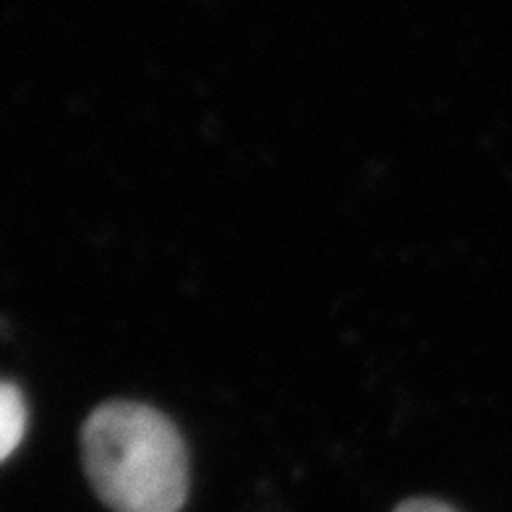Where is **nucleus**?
<instances>
[{
  "mask_svg": "<svg viewBox=\"0 0 512 512\" xmlns=\"http://www.w3.org/2000/svg\"><path fill=\"white\" fill-rule=\"evenodd\" d=\"M395 512H455L445 502H437V499H408Z\"/></svg>",
  "mask_w": 512,
  "mask_h": 512,
  "instance_id": "3",
  "label": "nucleus"
},
{
  "mask_svg": "<svg viewBox=\"0 0 512 512\" xmlns=\"http://www.w3.org/2000/svg\"><path fill=\"white\" fill-rule=\"evenodd\" d=\"M27 432V403L19 387L0 382V463H6Z\"/></svg>",
  "mask_w": 512,
  "mask_h": 512,
  "instance_id": "2",
  "label": "nucleus"
},
{
  "mask_svg": "<svg viewBox=\"0 0 512 512\" xmlns=\"http://www.w3.org/2000/svg\"><path fill=\"white\" fill-rule=\"evenodd\" d=\"M84 468L113 512H178L189 492V463L178 429L160 411L113 400L92 411L81 432Z\"/></svg>",
  "mask_w": 512,
  "mask_h": 512,
  "instance_id": "1",
  "label": "nucleus"
}]
</instances>
